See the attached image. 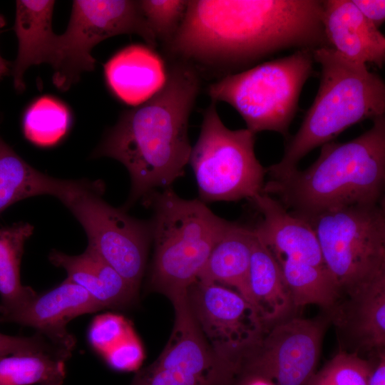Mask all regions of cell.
<instances>
[{
	"instance_id": "obj_1",
	"label": "cell",
	"mask_w": 385,
	"mask_h": 385,
	"mask_svg": "<svg viewBox=\"0 0 385 385\" xmlns=\"http://www.w3.org/2000/svg\"><path fill=\"white\" fill-rule=\"evenodd\" d=\"M319 0H191L171 54L218 68L250 64L287 48L329 47Z\"/></svg>"
},
{
	"instance_id": "obj_2",
	"label": "cell",
	"mask_w": 385,
	"mask_h": 385,
	"mask_svg": "<svg viewBox=\"0 0 385 385\" xmlns=\"http://www.w3.org/2000/svg\"><path fill=\"white\" fill-rule=\"evenodd\" d=\"M200 89L192 64L176 62L167 71L163 87L142 104L122 113L106 131L92 158L122 163L130 178L127 210L158 188H168L184 175L192 147L188 127Z\"/></svg>"
},
{
	"instance_id": "obj_3",
	"label": "cell",
	"mask_w": 385,
	"mask_h": 385,
	"mask_svg": "<svg viewBox=\"0 0 385 385\" xmlns=\"http://www.w3.org/2000/svg\"><path fill=\"white\" fill-rule=\"evenodd\" d=\"M366 132L345 143L322 145L318 158L265 183L262 192L305 220L326 211L384 201L385 115Z\"/></svg>"
},
{
	"instance_id": "obj_4",
	"label": "cell",
	"mask_w": 385,
	"mask_h": 385,
	"mask_svg": "<svg viewBox=\"0 0 385 385\" xmlns=\"http://www.w3.org/2000/svg\"><path fill=\"white\" fill-rule=\"evenodd\" d=\"M312 53L314 61L321 66L318 91L281 160L266 169L270 179L297 169L307 153L350 126L385 115V83L380 76L331 47Z\"/></svg>"
},
{
	"instance_id": "obj_5",
	"label": "cell",
	"mask_w": 385,
	"mask_h": 385,
	"mask_svg": "<svg viewBox=\"0 0 385 385\" xmlns=\"http://www.w3.org/2000/svg\"><path fill=\"white\" fill-rule=\"evenodd\" d=\"M143 203L153 210L150 286L169 299L186 294L230 222L201 200L182 198L170 188L153 191Z\"/></svg>"
},
{
	"instance_id": "obj_6",
	"label": "cell",
	"mask_w": 385,
	"mask_h": 385,
	"mask_svg": "<svg viewBox=\"0 0 385 385\" xmlns=\"http://www.w3.org/2000/svg\"><path fill=\"white\" fill-rule=\"evenodd\" d=\"M312 51L298 49L289 56L228 74L210 86L209 96L212 101L232 106L253 133L271 130L287 137L303 86L312 73Z\"/></svg>"
},
{
	"instance_id": "obj_7",
	"label": "cell",
	"mask_w": 385,
	"mask_h": 385,
	"mask_svg": "<svg viewBox=\"0 0 385 385\" xmlns=\"http://www.w3.org/2000/svg\"><path fill=\"white\" fill-rule=\"evenodd\" d=\"M306 221L342 294L349 295L385 274L384 201L326 211Z\"/></svg>"
},
{
	"instance_id": "obj_8",
	"label": "cell",
	"mask_w": 385,
	"mask_h": 385,
	"mask_svg": "<svg viewBox=\"0 0 385 385\" xmlns=\"http://www.w3.org/2000/svg\"><path fill=\"white\" fill-rule=\"evenodd\" d=\"M104 190L101 180H68L58 199L81 225L88 246L138 290L151 242L150 222L106 202Z\"/></svg>"
},
{
	"instance_id": "obj_9",
	"label": "cell",
	"mask_w": 385,
	"mask_h": 385,
	"mask_svg": "<svg viewBox=\"0 0 385 385\" xmlns=\"http://www.w3.org/2000/svg\"><path fill=\"white\" fill-rule=\"evenodd\" d=\"M255 142V134L247 128H227L220 118L215 102L211 103L204 113L189 160L200 200H251L262 192L267 172L256 158Z\"/></svg>"
},
{
	"instance_id": "obj_10",
	"label": "cell",
	"mask_w": 385,
	"mask_h": 385,
	"mask_svg": "<svg viewBox=\"0 0 385 385\" xmlns=\"http://www.w3.org/2000/svg\"><path fill=\"white\" fill-rule=\"evenodd\" d=\"M135 34L155 48L157 41L141 11L139 1L75 0L66 30L57 35L50 64L55 86L67 91L81 73L92 71L91 51L103 40Z\"/></svg>"
},
{
	"instance_id": "obj_11",
	"label": "cell",
	"mask_w": 385,
	"mask_h": 385,
	"mask_svg": "<svg viewBox=\"0 0 385 385\" xmlns=\"http://www.w3.org/2000/svg\"><path fill=\"white\" fill-rule=\"evenodd\" d=\"M175 320L159 356L138 371L130 385H232L239 365L208 344L190 309L186 294L170 299Z\"/></svg>"
},
{
	"instance_id": "obj_12",
	"label": "cell",
	"mask_w": 385,
	"mask_h": 385,
	"mask_svg": "<svg viewBox=\"0 0 385 385\" xmlns=\"http://www.w3.org/2000/svg\"><path fill=\"white\" fill-rule=\"evenodd\" d=\"M324 323L294 318L266 329L242 356L239 376H256L274 385H307L319 356Z\"/></svg>"
},
{
	"instance_id": "obj_13",
	"label": "cell",
	"mask_w": 385,
	"mask_h": 385,
	"mask_svg": "<svg viewBox=\"0 0 385 385\" xmlns=\"http://www.w3.org/2000/svg\"><path fill=\"white\" fill-rule=\"evenodd\" d=\"M191 313L210 347L238 364L267 327L253 306L235 290L196 280L186 292Z\"/></svg>"
},
{
	"instance_id": "obj_14",
	"label": "cell",
	"mask_w": 385,
	"mask_h": 385,
	"mask_svg": "<svg viewBox=\"0 0 385 385\" xmlns=\"http://www.w3.org/2000/svg\"><path fill=\"white\" fill-rule=\"evenodd\" d=\"M102 310L88 292L66 279L55 287L35 295L11 312L0 316V322L30 327L53 344L73 351L76 338L67 324L83 314Z\"/></svg>"
},
{
	"instance_id": "obj_15",
	"label": "cell",
	"mask_w": 385,
	"mask_h": 385,
	"mask_svg": "<svg viewBox=\"0 0 385 385\" xmlns=\"http://www.w3.org/2000/svg\"><path fill=\"white\" fill-rule=\"evenodd\" d=\"M251 201L262 215V221L254 227L255 232L276 260L327 266L317 235L307 221L262 192Z\"/></svg>"
},
{
	"instance_id": "obj_16",
	"label": "cell",
	"mask_w": 385,
	"mask_h": 385,
	"mask_svg": "<svg viewBox=\"0 0 385 385\" xmlns=\"http://www.w3.org/2000/svg\"><path fill=\"white\" fill-rule=\"evenodd\" d=\"M322 24L329 46L345 58L381 68L385 37L350 0H326Z\"/></svg>"
},
{
	"instance_id": "obj_17",
	"label": "cell",
	"mask_w": 385,
	"mask_h": 385,
	"mask_svg": "<svg viewBox=\"0 0 385 385\" xmlns=\"http://www.w3.org/2000/svg\"><path fill=\"white\" fill-rule=\"evenodd\" d=\"M104 74L108 87L118 99L137 106L163 87L167 71L163 59L153 48L133 44L106 62Z\"/></svg>"
},
{
	"instance_id": "obj_18",
	"label": "cell",
	"mask_w": 385,
	"mask_h": 385,
	"mask_svg": "<svg viewBox=\"0 0 385 385\" xmlns=\"http://www.w3.org/2000/svg\"><path fill=\"white\" fill-rule=\"evenodd\" d=\"M48 260L64 269L66 279L86 290L102 309H124L136 301L138 290L88 246L78 255L53 250Z\"/></svg>"
},
{
	"instance_id": "obj_19",
	"label": "cell",
	"mask_w": 385,
	"mask_h": 385,
	"mask_svg": "<svg viewBox=\"0 0 385 385\" xmlns=\"http://www.w3.org/2000/svg\"><path fill=\"white\" fill-rule=\"evenodd\" d=\"M54 1H16L14 31L18 39V53L11 66L14 88H25L24 76L31 66L50 63L57 35L52 30Z\"/></svg>"
},
{
	"instance_id": "obj_20",
	"label": "cell",
	"mask_w": 385,
	"mask_h": 385,
	"mask_svg": "<svg viewBox=\"0 0 385 385\" xmlns=\"http://www.w3.org/2000/svg\"><path fill=\"white\" fill-rule=\"evenodd\" d=\"M332 310L336 323L366 351L381 354L385 344V274L349 295Z\"/></svg>"
},
{
	"instance_id": "obj_21",
	"label": "cell",
	"mask_w": 385,
	"mask_h": 385,
	"mask_svg": "<svg viewBox=\"0 0 385 385\" xmlns=\"http://www.w3.org/2000/svg\"><path fill=\"white\" fill-rule=\"evenodd\" d=\"M255 237L254 227L230 222L197 280L232 287L250 302L248 274Z\"/></svg>"
},
{
	"instance_id": "obj_22",
	"label": "cell",
	"mask_w": 385,
	"mask_h": 385,
	"mask_svg": "<svg viewBox=\"0 0 385 385\" xmlns=\"http://www.w3.org/2000/svg\"><path fill=\"white\" fill-rule=\"evenodd\" d=\"M248 287L250 302L266 327L286 319L294 307L278 262L256 234L250 264Z\"/></svg>"
},
{
	"instance_id": "obj_23",
	"label": "cell",
	"mask_w": 385,
	"mask_h": 385,
	"mask_svg": "<svg viewBox=\"0 0 385 385\" xmlns=\"http://www.w3.org/2000/svg\"><path fill=\"white\" fill-rule=\"evenodd\" d=\"M67 181L31 166L0 136V214L29 197L49 195L58 198Z\"/></svg>"
},
{
	"instance_id": "obj_24",
	"label": "cell",
	"mask_w": 385,
	"mask_h": 385,
	"mask_svg": "<svg viewBox=\"0 0 385 385\" xmlns=\"http://www.w3.org/2000/svg\"><path fill=\"white\" fill-rule=\"evenodd\" d=\"M71 354L54 346L0 357V385H62Z\"/></svg>"
},
{
	"instance_id": "obj_25",
	"label": "cell",
	"mask_w": 385,
	"mask_h": 385,
	"mask_svg": "<svg viewBox=\"0 0 385 385\" xmlns=\"http://www.w3.org/2000/svg\"><path fill=\"white\" fill-rule=\"evenodd\" d=\"M34 230L26 222L0 227V316L15 310L36 293L21 281L24 247Z\"/></svg>"
},
{
	"instance_id": "obj_26",
	"label": "cell",
	"mask_w": 385,
	"mask_h": 385,
	"mask_svg": "<svg viewBox=\"0 0 385 385\" xmlns=\"http://www.w3.org/2000/svg\"><path fill=\"white\" fill-rule=\"evenodd\" d=\"M71 124L68 108L60 100L43 96L34 101L22 118L25 138L38 147L58 144L67 134Z\"/></svg>"
},
{
	"instance_id": "obj_27",
	"label": "cell",
	"mask_w": 385,
	"mask_h": 385,
	"mask_svg": "<svg viewBox=\"0 0 385 385\" xmlns=\"http://www.w3.org/2000/svg\"><path fill=\"white\" fill-rule=\"evenodd\" d=\"M371 370L369 362L357 353L340 351L307 385H368Z\"/></svg>"
},
{
	"instance_id": "obj_28",
	"label": "cell",
	"mask_w": 385,
	"mask_h": 385,
	"mask_svg": "<svg viewBox=\"0 0 385 385\" xmlns=\"http://www.w3.org/2000/svg\"><path fill=\"white\" fill-rule=\"evenodd\" d=\"M139 4L156 40L168 46L183 20L188 1L142 0Z\"/></svg>"
},
{
	"instance_id": "obj_29",
	"label": "cell",
	"mask_w": 385,
	"mask_h": 385,
	"mask_svg": "<svg viewBox=\"0 0 385 385\" xmlns=\"http://www.w3.org/2000/svg\"><path fill=\"white\" fill-rule=\"evenodd\" d=\"M130 335L129 326L123 318L103 314L93 320L87 337L91 347L103 356Z\"/></svg>"
},
{
	"instance_id": "obj_30",
	"label": "cell",
	"mask_w": 385,
	"mask_h": 385,
	"mask_svg": "<svg viewBox=\"0 0 385 385\" xmlns=\"http://www.w3.org/2000/svg\"><path fill=\"white\" fill-rule=\"evenodd\" d=\"M113 369L128 371L136 369L141 359L140 346L130 335L103 356Z\"/></svg>"
},
{
	"instance_id": "obj_31",
	"label": "cell",
	"mask_w": 385,
	"mask_h": 385,
	"mask_svg": "<svg viewBox=\"0 0 385 385\" xmlns=\"http://www.w3.org/2000/svg\"><path fill=\"white\" fill-rule=\"evenodd\" d=\"M54 346H59L38 332L31 337L10 336L0 333V357L21 351L46 349Z\"/></svg>"
},
{
	"instance_id": "obj_32",
	"label": "cell",
	"mask_w": 385,
	"mask_h": 385,
	"mask_svg": "<svg viewBox=\"0 0 385 385\" xmlns=\"http://www.w3.org/2000/svg\"><path fill=\"white\" fill-rule=\"evenodd\" d=\"M362 15L379 28L385 21L384 0H351Z\"/></svg>"
},
{
	"instance_id": "obj_33",
	"label": "cell",
	"mask_w": 385,
	"mask_h": 385,
	"mask_svg": "<svg viewBox=\"0 0 385 385\" xmlns=\"http://www.w3.org/2000/svg\"><path fill=\"white\" fill-rule=\"evenodd\" d=\"M368 385H385V357L384 354H380L377 366L372 369Z\"/></svg>"
},
{
	"instance_id": "obj_34",
	"label": "cell",
	"mask_w": 385,
	"mask_h": 385,
	"mask_svg": "<svg viewBox=\"0 0 385 385\" xmlns=\"http://www.w3.org/2000/svg\"><path fill=\"white\" fill-rule=\"evenodd\" d=\"M232 385H274L271 381L256 376H239Z\"/></svg>"
},
{
	"instance_id": "obj_35",
	"label": "cell",
	"mask_w": 385,
	"mask_h": 385,
	"mask_svg": "<svg viewBox=\"0 0 385 385\" xmlns=\"http://www.w3.org/2000/svg\"><path fill=\"white\" fill-rule=\"evenodd\" d=\"M5 24V19L4 16L0 14V33L1 32V29L4 27ZM11 62L3 58L0 55V79L11 73Z\"/></svg>"
}]
</instances>
